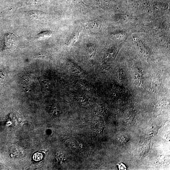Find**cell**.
Returning a JSON list of instances; mask_svg holds the SVG:
<instances>
[{
    "mask_svg": "<svg viewBox=\"0 0 170 170\" xmlns=\"http://www.w3.org/2000/svg\"><path fill=\"white\" fill-rule=\"evenodd\" d=\"M119 168L121 170H126V169L125 166L123 164L120 165L119 166Z\"/></svg>",
    "mask_w": 170,
    "mask_h": 170,
    "instance_id": "obj_9",
    "label": "cell"
},
{
    "mask_svg": "<svg viewBox=\"0 0 170 170\" xmlns=\"http://www.w3.org/2000/svg\"><path fill=\"white\" fill-rule=\"evenodd\" d=\"M33 158L35 161H40L42 158V155L41 153H37L34 155Z\"/></svg>",
    "mask_w": 170,
    "mask_h": 170,
    "instance_id": "obj_5",
    "label": "cell"
},
{
    "mask_svg": "<svg viewBox=\"0 0 170 170\" xmlns=\"http://www.w3.org/2000/svg\"><path fill=\"white\" fill-rule=\"evenodd\" d=\"M45 0H31V1L32 3L37 4L42 3Z\"/></svg>",
    "mask_w": 170,
    "mask_h": 170,
    "instance_id": "obj_8",
    "label": "cell"
},
{
    "mask_svg": "<svg viewBox=\"0 0 170 170\" xmlns=\"http://www.w3.org/2000/svg\"><path fill=\"white\" fill-rule=\"evenodd\" d=\"M120 142L123 143H126L129 140V137L126 135H122L120 137Z\"/></svg>",
    "mask_w": 170,
    "mask_h": 170,
    "instance_id": "obj_7",
    "label": "cell"
},
{
    "mask_svg": "<svg viewBox=\"0 0 170 170\" xmlns=\"http://www.w3.org/2000/svg\"><path fill=\"white\" fill-rule=\"evenodd\" d=\"M66 1L73 5L80 6L83 4L82 0H66Z\"/></svg>",
    "mask_w": 170,
    "mask_h": 170,
    "instance_id": "obj_3",
    "label": "cell"
},
{
    "mask_svg": "<svg viewBox=\"0 0 170 170\" xmlns=\"http://www.w3.org/2000/svg\"><path fill=\"white\" fill-rule=\"evenodd\" d=\"M6 77V74L4 71L0 69V84H2L4 82Z\"/></svg>",
    "mask_w": 170,
    "mask_h": 170,
    "instance_id": "obj_4",
    "label": "cell"
},
{
    "mask_svg": "<svg viewBox=\"0 0 170 170\" xmlns=\"http://www.w3.org/2000/svg\"><path fill=\"white\" fill-rule=\"evenodd\" d=\"M30 13L32 16L38 19L42 18L44 15V14H42V12H40L31 11L30 12Z\"/></svg>",
    "mask_w": 170,
    "mask_h": 170,
    "instance_id": "obj_2",
    "label": "cell"
},
{
    "mask_svg": "<svg viewBox=\"0 0 170 170\" xmlns=\"http://www.w3.org/2000/svg\"><path fill=\"white\" fill-rule=\"evenodd\" d=\"M6 44L7 47L10 49H15L16 47L17 39L15 35L12 33H9L5 37Z\"/></svg>",
    "mask_w": 170,
    "mask_h": 170,
    "instance_id": "obj_1",
    "label": "cell"
},
{
    "mask_svg": "<svg viewBox=\"0 0 170 170\" xmlns=\"http://www.w3.org/2000/svg\"><path fill=\"white\" fill-rule=\"evenodd\" d=\"M79 34L80 33H77L76 34L75 36L70 41V42L69 44L70 45H72L75 43V42L77 40L78 38Z\"/></svg>",
    "mask_w": 170,
    "mask_h": 170,
    "instance_id": "obj_6",
    "label": "cell"
}]
</instances>
